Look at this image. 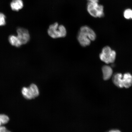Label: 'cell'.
Instances as JSON below:
<instances>
[{"instance_id": "9a60e30c", "label": "cell", "mask_w": 132, "mask_h": 132, "mask_svg": "<svg viewBox=\"0 0 132 132\" xmlns=\"http://www.w3.org/2000/svg\"><path fill=\"white\" fill-rule=\"evenodd\" d=\"M0 120L2 125L7 123L9 121V118L7 115L4 114H0Z\"/></svg>"}, {"instance_id": "ba28073f", "label": "cell", "mask_w": 132, "mask_h": 132, "mask_svg": "<svg viewBox=\"0 0 132 132\" xmlns=\"http://www.w3.org/2000/svg\"><path fill=\"white\" fill-rule=\"evenodd\" d=\"M123 75L121 73H117L113 76V81L114 85L120 88H123Z\"/></svg>"}, {"instance_id": "ffe728a7", "label": "cell", "mask_w": 132, "mask_h": 132, "mask_svg": "<svg viewBox=\"0 0 132 132\" xmlns=\"http://www.w3.org/2000/svg\"><path fill=\"white\" fill-rule=\"evenodd\" d=\"M2 125V123L1 120H0V126H1Z\"/></svg>"}, {"instance_id": "ac0fdd59", "label": "cell", "mask_w": 132, "mask_h": 132, "mask_svg": "<svg viewBox=\"0 0 132 132\" xmlns=\"http://www.w3.org/2000/svg\"><path fill=\"white\" fill-rule=\"evenodd\" d=\"M88 2L92 3H98L99 0H87Z\"/></svg>"}, {"instance_id": "30bf717a", "label": "cell", "mask_w": 132, "mask_h": 132, "mask_svg": "<svg viewBox=\"0 0 132 132\" xmlns=\"http://www.w3.org/2000/svg\"><path fill=\"white\" fill-rule=\"evenodd\" d=\"M10 6L13 11H18L23 8V3L22 0H13L11 3Z\"/></svg>"}, {"instance_id": "5bb4252c", "label": "cell", "mask_w": 132, "mask_h": 132, "mask_svg": "<svg viewBox=\"0 0 132 132\" xmlns=\"http://www.w3.org/2000/svg\"><path fill=\"white\" fill-rule=\"evenodd\" d=\"M124 18L127 20H132V9L128 8L124 11L123 13Z\"/></svg>"}, {"instance_id": "e0dca14e", "label": "cell", "mask_w": 132, "mask_h": 132, "mask_svg": "<svg viewBox=\"0 0 132 132\" xmlns=\"http://www.w3.org/2000/svg\"><path fill=\"white\" fill-rule=\"evenodd\" d=\"M0 132H11L7 129L5 127L3 126H0Z\"/></svg>"}, {"instance_id": "d6986e66", "label": "cell", "mask_w": 132, "mask_h": 132, "mask_svg": "<svg viewBox=\"0 0 132 132\" xmlns=\"http://www.w3.org/2000/svg\"><path fill=\"white\" fill-rule=\"evenodd\" d=\"M110 132H121L120 130L117 129H114L110 130Z\"/></svg>"}, {"instance_id": "277c9868", "label": "cell", "mask_w": 132, "mask_h": 132, "mask_svg": "<svg viewBox=\"0 0 132 132\" xmlns=\"http://www.w3.org/2000/svg\"><path fill=\"white\" fill-rule=\"evenodd\" d=\"M17 37L22 44H26L29 42L30 37L27 29L23 28H19L17 30Z\"/></svg>"}, {"instance_id": "5b68a950", "label": "cell", "mask_w": 132, "mask_h": 132, "mask_svg": "<svg viewBox=\"0 0 132 132\" xmlns=\"http://www.w3.org/2000/svg\"><path fill=\"white\" fill-rule=\"evenodd\" d=\"M80 31L85 34L91 41H94L96 38V36L93 29L87 26H84L81 27Z\"/></svg>"}, {"instance_id": "3957f363", "label": "cell", "mask_w": 132, "mask_h": 132, "mask_svg": "<svg viewBox=\"0 0 132 132\" xmlns=\"http://www.w3.org/2000/svg\"><path fill=\"white\" fill-rule=\"evenodd\" d=\"M116 57L115 51L108 46L103 48L100 55V60L106 64L113 63L115 62Z\"/></svg>"}, {"instance_id": "7a4b0ae2", "label": "cell", "mask_w": 132, "mask_h": 132, "mask_svg": "<svg viewBox=\"0 0 132 132\" xmlns=\"http://www.w3.org/2000/svg\"><path fill=\"white\" fill-rule=\"evenodd\" d=\"M87 12L92 17L102 18L105 15L104 8L103 5L98 3L87 2Z\"/></svg>"}, {"instance_id": "2e32d148", "label": "cell", "mask_w": 132, "mask_h": 132, "mask_svg": "<svg viewBox=\"0 0 132 132\" xmlns=\"http://www.w3.org/2000/svg\"><path fill=\"white\" fill-rule=\"evenodd\" d=\"M6 24V16L2 13H0V26L5 25Z\"/></svg>"}, {"instance_id": "52a82bcc", "label": "cell", "mask_w": 132, "mask_h": 132, "mask_svg": "<svg viewBox=\"0 0 132 132\" xmlns=\"http://www.w3.org/2000/svg\"><path fill=\"white\" fill-rule=\"evenodd\" d=\"M123 87L129 88L132 85V75L128 72L125 73L123 75Z\"/></svg>"}, {"instance_id": "6da1fadb", "label": "cell", "mask_w": 132, "mask_h": 132, "mask_svg": "<svg viewBox=\"0 0 132 132\" xmlns=\"http://www.w3.org/2000/svg\"><path fill=\"white\" fill-rule=\"evenodd\" d=\"M47 33L52 38L56 39L65 37L67 35V31L63 25H59L58 23L56 22L50 26Z\"/></svg>"}, {"instance_id": "44dd1931", "label": "cell", "mask_w": 132, "mask_h": 132, "mask_svg": "<svg viewBox=\"0 0 132 132\" xmlns=\"http://www.w3.org/2000/svg\"><path fill=\"white\" fill-rule=\"evenodd\" d=\"M109 132H110L109 131Z\"/></svg>"}, {"instance_id": "8992f818", "label": "cell", "mask_w": 132, "mask_h": 132, "mask_svg": "<svg viewBox=\"0 0 132 132\" xmlns=\"http://www.w3.org/2000/svg\"><path fill=\"white\" fill-rule=\"evenodd\" d=\"M77 39L80 45L83 47L89 45L91 41L87 35L80 31L77 36Z\"/></svg>"}, {"instance_id": "4fadbf2b", "label": "cell", "mask_w": 132, "mask_h": 132, "mask_svg": "<svg viewBox=\"0 0 132 132\" xmlns=\"http://www.w3.org/2000/svg\"><path fill=\"white\" fill-rule=\"evenodd\" d=\"M29 88L34 98L39 95V92L38 88L35 84H32L30 86Z\"/></svg>"}, {"instance_id": "9c48e42d", "label": "cell", "mask_w": 132, "mask_h": 132, "mask_svg": "<svg viewBox=\"0 0 132 132\" xmlns=\"http://www.w3.org/2000/svg\"><path fill=\"white\" fill-rule=\"evenodd\" d=\"M102 71L104 80H108L111 78L113 73V70L111 67L108 65L104 66L102 68Z\"/></svg>"}, {"instance_id": "8fae6325", "label": "cell", "mask_w": 132, "mask_h": 132, "mask_svg": "<svg viewBox=\"0 0 132 132\" xmlns=\"http://www.w3.org/2000/svg\"><path fill=\"white\" fill-rule=\"evenodd\" d=\"M9 42L12 45L18 47L22 45L17 36L11 35L9 38Z\"/></svg>"}, {"instance_id": "7c38bea8", "label": "cell", "mask_w": 132, "mask_h": 132, "mask_svg": "<svg viewBox=\"0 0 132 132\" xmlns=\"http://www.w3.org/2000/svg\"><path fill=\"white\" fill-rule=\"evenodd\" d=\"M22 94L25 98L28 100H31L34 98L29 87H24L22 89Z\"/></svg>"}]
</instances>
